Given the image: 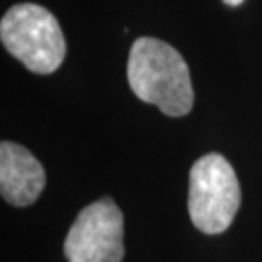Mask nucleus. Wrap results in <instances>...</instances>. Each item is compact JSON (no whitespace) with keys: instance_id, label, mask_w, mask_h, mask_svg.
I'll return each instance as SVG.
<instances>
[{"instance_id":"f257e3e1","label":"nucleus","mask_w":262,"mask_h":262,"mask_svg":"<svg viewBox=\"0 0 262 262\" xmlns=\"http://www.w3.org/2000/svg\"><path fill=\"white\" fill-rule=\"evenodd\" d=\"M128 82L135 96L172 118L194 104L189 68L179 51L155 38H138L129 50Z\"/></svg>"},{"instance_id":"f03ea898","label":"nucleus","mask_w":262,"mask_h":262,"mask_svg":"<svg viewBox=\"0 0 262 262\" xmlns=\"http://www.w3.org/2000/svg\"><path fill=\"white\" fill-rule=\"evenodd\" d=\"M4 48L34 73H53L65 60L67 45L58 20L38 4H17L0 20Z\"/></svg>"},{"instance_id":"7ed1b4c3","label":"nucleus","mask_w":262,"mask_h":262,"mask_svg":"<svg viewBox=\"0 0 262 262\" xmlns=\"http://www.w3.org/2000/svg\"><path fill=\"white\" fill-rule=\"evenodd\" d=\"M240 206V184L230 162L206 154L189 172L187 208L192 225L206 235H218L232 225Z\"/></svg>"},{"instance_id":"20e7f679","label":"nucleus","mask_w":262,"mask_h":262,"mask_svg":"<svg viewBox=\"0 0 262 262\" xmlns=\"http://www.w3.org/2000/svg\"><path fill=\"white\" fill-rule=\"evenodd\" d=\"M124 218L109 198L89 204L78 213L65 238L68 262H121L124 257Z\"/></svg>"},{"instance_id":"39448f33","label":"nucleus","mask_w":262,"mask_h":262,"mask_svg":"<svg viewBox=\"0 0 262 262\" xmlns=\"http://www.w3.org/2000/svg\"><path fill=\"white\" fill-rule=\"evenodd\" d=\"M45 169L28 148L12 141L0 145V192L12 206H29L45 189Z\"/></svg>"},{"instance_id":"423d86ee","label":"nucleus","mask_w":262,"mask_h":262,"mask_svg":"<svg viewBox=\"0 0 262 262\" xmlns=\"http://www.w3.org/2000/svg\"><path fill=\"white\" fill-rule=\"evenodd\" d=\"M223 2L227 4V5H232V7H235V5H240V4H242L244 0H223Z\"/></svg>"}]
</instances>
